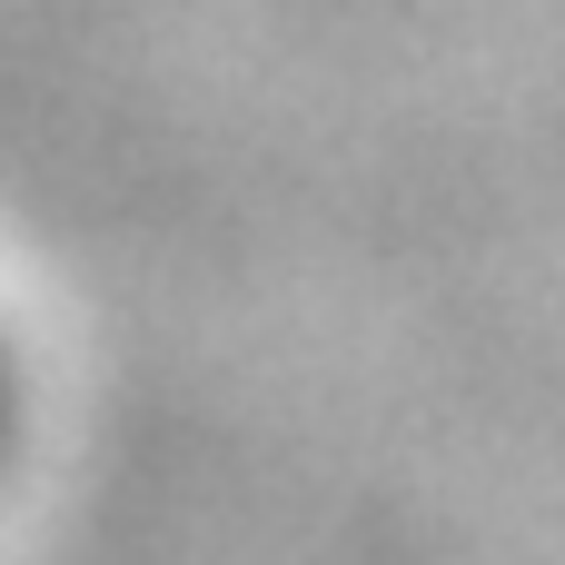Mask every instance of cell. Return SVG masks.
<instances>
[{
  "label": "cell",
  "instance_id": "obj_1",
  "mask_svg": "<svg viewBox=\"0 0 565 565\" xmlns=\"http://www.w3.org/2000/svg\"><path fill=\"white\" fill-rule=\"evenodd\" d=\"M10 427H20V367H10V348H0V447H10Z\"/></svg>",
  "mask_w": 565,
  "mask_h": 565
}]
</instances>
